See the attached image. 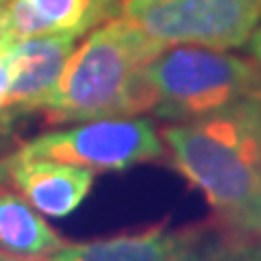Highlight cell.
I'll use <instances>...</instances> for the list:
<instances>
[{
	"mask_svg": "<svg viewBox=\"0 0 261 261\" xmlns=\"http://www.w3.org/2000/svg\"><path fill=\"white\" fill-rule=\"evenodd\" d=\"M53 33L85 35L89 27L116 11V0H27Z\"/></svg>",
	"mask_w": 261,
	"mask_h": 261,
	"instance_id": "8fae6325",
	"label": "cell"
},
{
	"mask_svg": "<svg viewBox=\"0 0 261 261\" xmlns=\"http://www.w3.org/2000/svg\"><path fill=\"white\" fill-rule=\"evenodd\" d=\"M174 261H261V238L228 228L222 222L181 228Z\"/></svg>",
	"mask_w": 261,
	"mask_h": 261,
	"instance_id": "30bf717a",
	"label": "cell"
},
{
	"mask_svg": "<svg viewBox=\"0 0 261 261\" xmlns=\"http://www.w3.org/2000/svg\"><path fill=\"white\" fill-rule=\"evenodd\" d=\"M5 3H7V0H0V7H3V5H5Z\"/></svg>",
	"mask_w": 261,
	"mask_h": 261,
	"instance_id": "2e32d148",
	"label": "cell"
},
{
	"mask_svg": "<svg viewBox=\"0 0 261 261\" xmlns=\"http://www.w3.org/2000/svg\"><path fill=\"white\" fill-rule=\"evenodd\" d=\"M116 3H118V0H116Z\"/></svg>",
	"mask_w": 261,
	"mask_h": 261,
	"instance_id": "e0dca14e",
	"label": "cell"
},
{
	"mask_svg": "<svg viewBox=\"0 0 261 261\" xmlns=\"http://www.w3.org/2000/svg\"><path fill=\"white\" fill-rule=\"evenodd\" d=\"M65 244L22 194L0 185V252L20 259H48Z\"/></svg>",
	"mask_w": 261,
	"mask_h": 261,
	"instance_id": "9c48e42d",
	"label": "cell"
},
{
	"mask_svg": "<svg viewBox=\"0 0 261 261\" xmlns=\"http://www.w3.org/2000/svg\"><path fill=\"white\" fill-rule=\"evenodd\" d=\"M178 244L181 228L159 224L140 233H122L92 242H68L46 261H174Z\"/></svg>",
	"mask_w": 261,
	"mask_h": 261,
	"instance_id": "ba28073f",
	"label": "cell"
},
{
	"mask_svg": "<svg viewBox=\"0 0 261 261\" xmlns=\"http://www.w3.org/2000/svg\"><path fill=\"white\" fill-rule=\"evenodd\" d=\"M0 261H46V259H20V257H11V255L0 252Z\"/></svg>",
	"mask_w": 261,
	"mask_h": 261,
	"instance_id": "5bb4252c",
	"label": "cell"
},
{
	"mask_svg": "<svg viewBox=\"0 0 261 261\" xmlns=\"http://www.w3.org/2000/svg\"><path fill=\"white\" fill-rule=\"evenodd\" d=\"M161 50L142 29L116 15L74 46L57 85L35 111L55 124L142 116V70Z\"/></svg>",
	"mask_w": 261,
	"mask_h": 261,
	"instance_id": "7a4b0ae2",
	"label": "cell"
},
{
	"mask_svg": "<svg viewBox=\"0 0 261 261\" xmlns=\"http://www.w3.org/2000/svg\"><path fill=\"white\" fill-rule=\"evenodd\" d=\"M96 172L53 159L13 157L0 163V181L11 183L33 209L48 218H63L85 200Z\"/></svg>",
	"mask_w": 261,
	"mask_h": 261,
	"instance_id": "8992f818",
	"label": "cell"
},
{
	"mask_svg": "<svg viewBox=\"0 0 261 261\" xmlns=\"http://www.w3.org/2000/svg\"><path fill=\"white\" fill-rule=\"evenodd\" d=\"M144 113L192 122L261 96V70L252 59L205 46H168L142 70Z\"/></svg>",
	"mask_w": 261,
	"mask_h": 261,
	"instance_id": "3957f363",
	"label": "cell"
},
{
	"mask_svg": "<svg viewBox=\"0 0 261 261\" xmlns=\"http://www.w3.org/2000/svg\"><path fill=\"white\" fill-rule=\"evenodd\" d=\"M76 39L74 33H48L11 44V76L3 109L35 111L57 85Z\"/></svg>",
	"mask_w": 261,
	"mask_h": 261,
	"instance_id": "52a82bcc",
	"label": "cell"
},
{
	"mask_svg": "<svg viewBox=\"0 0 261 261\" xmlns=\"http://www.w3.org/2000/svg\"><path fill=\"white\" fill-rule=\"evenodd\" d=\"M246 48H248L250 59L255 61V65L261 70V18H259V22H257L255 31L250 33V37H248V42H246Z\"/></svg>",
	"mask_w": 261,
	"mask_h": 261,
	"instance_id": "4fadbf2b",
	"label": "cell"
},
{
	"mask_svg": "<svg viewBox=\"0 0 261 261\" xmlns=\"http://www.w3.org/2000/svg\"><path fill=\"white\" fill-rule=\"evenodd\" d=\"M15 154L29 159L63 161L92 172H109L163 159L166 144L148 118H100L37 135Z\"/></svg>",
	"mask_w": 261,
	"mask_h": 261,
	"instance_id": "5b68a950",
	"label": "cell"
},
{
	"mask_svg": "<svg viewBox=\"0 0 261 261\" xmlns=\"http://www.w3.org/2000/svg\"><path fill=\"white\" fill-rule=\"evenodd\" d=\"M116 11L163 48L233 50L255 31L261 0H118Z\"/></svg>",
	"mask_w": 261,
	"mask_h": 261,
	"instance_id": "277c9868",
	"label": "cell"
},
{
	"mask_svg": "<svg viewBox=\"0 0 261 261\" xmlns=\"http://www.w3.org/2000/svg\"><path fill=\"white\" fill-rule=\"evenodd\" d=\"M11 76V59H9V48L0 50V111H3V102L7 96V87H9Z\"/></svg>",
	"mask_w": 261,
	"mask_h": 261,
	"instance_id": "7c38bea8",
	"label": "cell"
},
{
	"mask_svg": "<svg viewBox=\"0 0 261 261\" xmlns=\"http://www.w3.org/2000/svg\"><path fill=\"white\" fill-rule=\"evenodd\" d=\"M3 48H5L3 46V27H0V50H3Z\"/></svg>",
	"mask_w": 261,
	"mask_h": 261,
	"instance_id": "9a60e30c",
	"label": "cell"
},
{
	"mask_svg": "<svg viewBox=\"0 0 261 261\" xmlns=\"http://www.w3.org/2000/svg\"><path fill=\"white\" fill-rule=\"evenodd\" d=\"M172 166L218 222L261 238V96L161 130Z\"/></svg>",
	"mask_w": 261,
	"mask_h": 261,
	"instance_id": "6da1fadb",
	"label": "cell"
}]
</instances>
